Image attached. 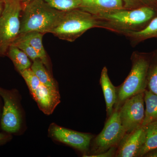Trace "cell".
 Listing matches in <instances>:
<instances>
[{"mask_svg":"<svg viewBox=\"0 0 157 157\" xmlns=\"http://www.w3.org/2000/svg\"><path fill=\"white\" fill-rule=\"evenodd\" d=\"M118 110L126 133H131L142 126L145 116L144 93L127 99Z\"/></svg>","mask_w":157,"mask_h":157,"instance_id":"obj_6","label":"cell"},{"mask_svg":"<svg viewBox=\"0 0 157 157\" xmlns=\"http://www.w3.org/2000/svg\"><path fill=\"white\" fill-rule=\"evenodd\" d=\"M145 139V127L141 126L131 133H126L118 144L115 156L138 157Z\"/></svg>","mask_w":157,"mask_h":157,"instance_id":"obj_10","label":"cell"},{"mask_svg":"<svg viewBox=\"0 0 157 157\" xmlns=\"http://www.w3.org/2000/svg\"><path fill=\"white\" fill-rule=\"evenodd\" d=\"M47 4L60 11L79 9L81 0H44Z\"/></svg>","mask_w":157,"mask_h":157,"instance_id":"obj_19","label":"cell"},{"mask_svg":"<svg viewBox=\"0 0 157 157\" xmlns=\"http://www.w3.org/2000/svg\"><path fill=\"white\" fill-rule=\"evenodd\" d=\"M40 109L46 114H52L60 102L58 89L41 84L31 93Z\"/></svg>","mask_w":157,"mask_h":157,"instance_id":"obj_11","label":"cell"},{"mask_svg":"<svg viewBox=\"0 0 157 157\" xmlns=\"http://www.w3.org/2000/svg\"><path fill=\"white\" fill-rule=\"evenodd\" d=\"M145 128V141L138 157H143L148 151L157 148V123L149 124Z\"/></svg>","mask_w":157,"mask_h":157,"instance_id":"obj_18","label":"cell"},{"mask_svg":"<svg viewBox=\"0 0 157 157\" xmlns=\"http://www.w3.org/2000/svg\"><path fill=\"white\" fill-rule=\"evenodd\" d=\"M4 8V1L3 0H0V15L2 12Z\"/></svg>","mask_w":157,"mask_h":157,"instance_id":"obj_26","label":"cell"},{"mask_svg":"<svg viewBox=\"0 0 157 157\" xmlns=\"http://www.w3.org/2000/svg\"><path fill=\"white\" fill-rule=\"evenodd\" d=\"M44 34L38 32H31L20 35L17 39L28 43L35 49L40 56L41 61L48 69V57L42 43Z\"/></svg>","mask_w":157,"mask_h":157,"instance_id":"obj_14","label":"cell"},{"mask_svg":"<svg viewBox=\"0 0 157 157\" xmlns=\"http://www.w3.org/2000/svg\"><path fill=\"white\" fill-rule=\"evenodd\" d=\"M100 83L106 102L107 116L109 117L114 110L116 102L117 93L116 87L109 79L106 67H104L101 71Z\"/></svg>","mask_w":157,"mask_h":157,"instance_id":"obj_13","label":"cell"},{"mask_svg":"<svg viewBox=\"0 0 157 157\" xmlns=\"http://www.w3.org/2000/svg\"><path fill=\"white\" fill-rule=\"evenodd\" d=\"M117 147H113L109 148L107 151L100 153L91 155H86L83 156L88 157H111L115 156L117 149Z\"/></svg>","mask_w":157,"mask_h":157,"instance_id":"obj_24","label":"cell"},{"mask_svg":"<svg viewBox=\"0 0 157 157\" xmlns=\"http://www.w3.org/2000/svg\"><path fill=\"white\" fill-rule=\"evenodd\" d=\"M11 45L16 46L21 50H22L31 59L33 60V61L37 59L41 60L40 56L36 51L25 41L17 38Z\"/></svg>","mask_w":157,"mask_h":157,"instance_id":"obj_21","label":"cell"},{"mask_svg":"<svg viewBox=\"0 0 157 157\" xmlns=\"http://www.w3.org/2000/svg\"><path fill=\"white\" fill-rule=\"evenodd\" d=\"M143 157H157V148L148 151Z\"/></svg>","mask_w":157,"mask_h":157,"instance_id":"obj_25","label":"cell"},{"mask_svg":"<svg viewBox=\"0 0 157 157\" xmlns=\"http://www.w3.org/2000/svg\"><path fill=\"white\" fill-rule=\"evenodd\" d=\"M91 14L78 9L64 11L57 24L50 32L60 39L73 41L88 30L98 26Z\"/></svg>","mask_w":157,"mask_h":157,"instance_id":"obj_2","label":"cell"},{"mask_svg":"<svg viewBox=\"0 0 157 157\" xmlns=\"http://www.w3.org/2000/svg\"><path fill=\"white\" fill-rule=\"evenodd\" d=\"M154 10L148 7L135 10H116L99 14L105 19L118 25L131 26L140 25L150 20L154 16Z\"/></svg>","mask_w":157,"mask_h":157,"instance_id":"obj_7","label":"cell"},{"mask_svg":"<svg viewBox=\"0 0 157 157\" xmlns=\"http://www.w3.org/2000/svg\"><path fill=\"white\" fill-rule=\"evenodd\" d=\"M145 116L142 126L157 123V95L148 90L144 92Z\"/></svg>","mask_w":157,"mask_h":157,"instance_id":"obj_15","label":"cell"},{"mask_svg":"<svg viewBox=\"0 0 157 157\" xmlns=\"http://www.w3.org/2000/svg\"><path fill=\"white\" fill-rule=\"evenodd\" d=\"M125 134L120 120L118 110L114 109L108 117L104 128L94 140L93 154L103 152L113 147L117 146Z\"/></svg>","mask_w":157,"mask_h":157,"instance_id":"obj_5","label":"cell"},{"mask_svg":"<svg viewBox=\"0 0 157 157\" xmlns=\"http://www.w3.org/2000/svg\"><path fill=\"white\" fill-rule=\"evenodd\" d=\"M8 54L19 73L31 68L32 63L29 58L16 46L12 45H10Z\"/></svg>","mask_w":157,"mask_h":157,"instance_id":"obj_16","label":"cell"},{"mask_svg":"<svg viewBox=\"0 0 157 157\" xmlns=\"http://www.w3.org/2000/svg\"><path fill=\"white\" fill-rule=\"evenodd\" d=\"M5 136L3 134L0 133V141L3 140L5 138Z\"/></svg>","mask_w":157,"mask_h":157,"instance_id":"obj_28","label":"cell"},{"mask_svg":"<svg viewBox=\"0 0 157 157\" xmlns=\"http://www.w3.org/2000/svg\"><path fill=\"white\" fill-rule=\"evenodd\" d=\"M21 3H22V6L27 4L29 2L32 0H20Z\"/></svg>","mask_w":157,"mask_h":157,"instance_id":"obj_27","label":"cell"},{"mask_svg":"<svg viewBox=\"0 0 157 157\" xmlns=\"http://www.w3.org/2000/svg\"><path fill=\"white\" fill-rule=\"evenodd\" d=\"M30 68L41 83L49 87L57 88L55 81L41 60L37 59L33 61Z\"/></svg>","mask_w":157,"mask_h":157,"instance_id":"obj_17","label":"cell"},{"mask_svg":"<svg viewBox=\"0 0 157 157\" xmlns=\"http://www.w3.org/2000/svg\"><path fill=\"white\" fill-rule=\"evenodd\" d=\"M20 73L26 82L31 93L35 91L39 87V85L41 84L40 80L31 68L27 69Z\"/></svg>","mask_w":157,"mask_h":157,"instance_id":"obj_23","label":"cell"},{"mask_svg":"<svg viewBox=\"0 0 157 157\" xmlns=\"http://www.w3.org/2000/svg\"><path fill=\"white\" fill-rule=\"evenodd\" d=\"M3 1L4 8L0 15V53L2 54L19 36L23 9L20 0Z\"/></svg>","mask_w":157,"mask_h":157,"instance_id":"obj_4","label":"cell"},{"mask_svg":"<svg viewBox=\"0 0 157 157\" xmlns=\"http://www.w3.org/2000/svg\"><path fill=\"white\" fill-rule=\"evenodd\" d=\"M132 35L140 40H144L153 37L157 38V17L152 20L146 28L141 30L134 32Z\"/></svg>","mask_w":157,"mask_h":157,"instance_id":"obj_20","label":"cell"},{"mask_svg":"<svg viewBox=\"0 0 157 157\" xmlns=\"http://www.w3.org/2000/svg\"><path fill=\"white\" fill-rule=\"evenodd\" d=\"M0 95L4 103L1 119L2 128L8 133H16L21 125V117L17 102L11 93L1 88Z\"/></svg>","mask_w":157,"mask_h":157,"instance_id":"obj_9","label":"cell"},{"mask_svg":"<svg viewBox=\"0 0 157 157\" xmlns=\"http://www.w3.org/2000/svg\"><path fill=\"white\" fill-rule=\"evenodd\" d=\"M48 133L54 140L82 151H87L93 138L91 134L73 131L54 124L50 125Z\"/></svg>","mask_w":157,"mask_h":157,"instance_id":"obj_8","label":"cell"},{"mask_svg":"<svg viewBox=\"0 0 157 157\" xmlns=\"http://www.w3.org/2000/svg\"><path fill=\"white\" fill-rule=\"evenodd\" d=\"M149 66V61L145 57L137 56L134 57L128 76L122 84L116 87L117 100L114 109L118 110L128 98L144 93L146 90Z\"/></svg>","mask_w":157,"mask_h":157,"instance_id":"obj_3","label":"cell"},{"mask_svg":"<svg viewBox=\"0 0 157 157\" xmlns=\"http://www.w3.org/2000/svg\"><path fill=\"white\" fill-rule=\"evenodd\" d=\"M122 0H81L79 9L89 13L99 14L121 10Z\"/></svg>","mask_w":157,"mask_h":157,"instance_id":"obj_12","label":"cell"},{"mask_svg":"<svg viewBox=\"0 0 157 157\" xmlns=\"http://www.w3.org/2000/svg\"><path fill=\"white\" fill-rule=\"evenodd\" d=\"M147 87L148 90L157 95V60L149 66Z\"/></svg>","mask_w":157,"mask_h":157,"instance_id":"obj_22","label":"cell"},{"mask_svg":"<svg viewBox=\"0 0 157 157\" xmlns=\"http://www.w3.org/2000/svg\"><path fill=\"white\" fill-rule=\"evenodd\" d=\"M63 11L51 7L44 0H32L23 6L19 35L31 32L50 33Z\"/></svg>","mask_w":157,"mask_h":157,"instance_id":"obj_1","label":"cell"}]
</instances>
